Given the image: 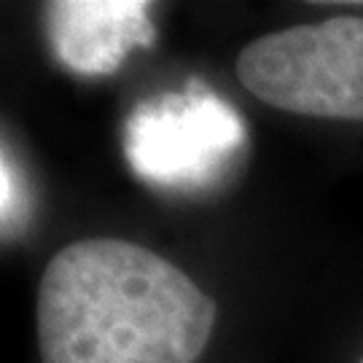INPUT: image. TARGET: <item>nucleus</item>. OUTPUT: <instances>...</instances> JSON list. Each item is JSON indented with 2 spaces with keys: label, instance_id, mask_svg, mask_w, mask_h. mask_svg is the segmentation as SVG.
<instances>
[{
  "label": "nucleus",
  "instance_id": "f257e3e1",
  "mask_svg": "<svg viewBox=\"0 0 363 363\" xmlns=\"http://www.w3.org/2000/svg\"><path fill=\"white\" fill-rule=\"evenodd\" d=\"M35 320L43 363H196L216 301L154 250L100 237L49 261Z\"/></svg>",
  "mask_w": 363,
  "mask_h": 363
},
{
  "label": "nucleus",
  "instance_id": "f03ea898",
  "mask_svg": "<svg viewBox=\"0 0 363 363\" xmlns=\"http://www.w3.org/2000/svg\"><path fill=\"white\" fill-rule=\"evenodd\" d=\"M261 103L315 118H363V16H331L261 35L237 60Z\"/></svg>",
  "mask_w": 363,
  "mask_h": 363
},
{
  "label": "nucleus",
  "instance_id": "7ed1b4c3",
  "mask_svg": "<svg viewBox=\"0 0 363 363\" xmlns=\"http://www.w3.org/2000/svg\"><path fill=\"white\" fill-rule=\"evenodd\" d=\"M242 145L240 113L199 84L138 105L124 124V154L132 169L159 189L205 186Z\"/></svg>",
  "mask_w": 363,
  "mask_h": 363
},
{
  "label": "nucleus",
  "instance_id": "20e7f679",
  "mask_svg": "<svg viewBox=\"0 0 363 363\" xmlns=\"http://www.w3.org/2000/svg\"><path fill=\"white\" fill-rule=\"evenodd\" d=\"M143 0H57L46 6L54 57L78 76H111L132 49L151 46L154 22Z\"/></svg>",
  "mask_w": 363,
  "mask_h": 363
},
{
  "label": "nucleus",
  "instance_id": "39448f33",
  "mask_svg": "<svg viewBox=\"0 0 363 363\" xmlns=\"http://www.w3.org/2000/svg\"><path fill=\"white\" fill-rule=\"evenodd\" d=\"M19 189H22V181L16 175V167L9 162V154H3V226L6 232L11 229V223L19 220V213H22V202H19Z\"/></svg>",
  "mask_w": 363,
  "mask_h": 363
},
{
  "label": "nucleus",
  "instance_id": "423d86ee",
  "mask_svg": "<svg viewBox=\"0 0 363 363\" xmlns=\"http://www.w3.org/2000/svg\"><path fill=\"white\" fill-rule=\"evenodd\" d=\"M355 6H363V3H355Z\"/></svg>",
  "mask_w": 363,
  "mask_h": 363
},
{
  "label": "nucleus",
  "instance_id": "0eeeda50",
  "mask_svg": "<svg viewBox=\"0 0 363 363\" xmlns=\"http://www.w3.org/2000/svg\"><path fill=\"white\" fill-rule=\"evenodd\" d=\"M361 363H363V361H361Z\"/></svg>",
  "mask_w": 363,
  "mask_h": 363
}]
</instances>
